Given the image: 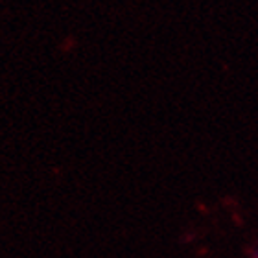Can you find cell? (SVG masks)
<instances>
[{"label": "cell", "mask_w": 258, "mask_h": 258, "mask_svg": "<svg viewBox=\"0 0 258 258\" xmlns=\"http://www.w3.org/2000/svg\"><path fill=\"white\" fill-rule=\"evenodd\" d=\"M249 256L251 258H258V240L251 245V249H249Z\"/></svg>", "instance_id": "1"}]
</instances>
